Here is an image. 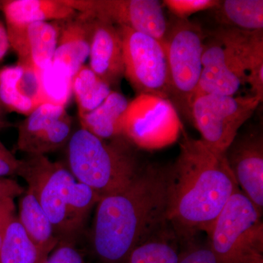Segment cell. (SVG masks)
Wrapping results in <instances>:
<instances>
[{
  "label": "cell",
  "instance_id": "cell-1",
  "mask_svg": "<svg viewBox=\"0 0 263 263\" xmlns=\"http://www.w3.org/2000/svg\"><path fill=\"white\" fill-rule=\"evenodd\" d=\"M170 167L142 166L125 187L97 204L91 242L102 263H124L138 246L169 226Z\"/></svg>",
  "mask_w": 263,
  "mask_h": 263
},
{
  "label": "cell",
  "instance_id": "cell-2",
  "mask_svg": "<svg viewBox=\"0 0 263 263\" xmlns=\"http://www.w3.org/2000/svg\"><path fill=\"white\" fill-rule=\"evenodd\" d=\"M180 152L170 167V226L179 242L209 235L216 218L239 190L224 153L181 130Z\"/></svg>",
  "mask_w": 263,
  "mask_h": 263
},
{
  "label": "cell",
  "instance_id": "cell-3",
  "mask_svg": "<svg viewBox=\"0 0 263 263\" xmlns=\"http://www.w3.org/2000/svg\"><path fill=\"white\" fill-rule=\"evenodd\" d=\"M202 70L197 97L207 94L236 96L249 85L254 94L263 93V30L219 27L206 34Z\"/></svg>",
  "mask_w": 263,
  "mask_h": 263
},
{
  "label": "cell",
  "instance_id": "cell-4",
  "mask_svg": "<svg viewBox=\"0 0 263 263\" xmlns=\"http://www.w3.org/2000/svg\"><path fill=\"white\" fill-rule=\"evenodd\" d=\"M67 146L69 171L100 197L125 187L142 167L133 145L123 136L106 141L81 128Z\"/></svg>",
  "mask_w": 263,
  "mask_h": 263
},
{
  "label": "cell",
  "instance_id": "cell-5",
  "mask_svg": "<svg viewBox=\"0 0 263 263\" xmlns=\"http://www.w3.org/2000/svg\"><path fill=\"white\" fill-rule=\"evenodd\" d=\"M205 37L198 24L174 17L163 42L168 62L170 101L178 113L190 119L202 73Z\"/></svg>",
  "mask_w": 263,
  "mask_h": 263
},
{
  "label": "cell",
  "instance_id": "cell-6",
  "mask_svg": "<svg viewBox=\"0 0 263 263\" xmlns=\"http://www.w3.org/2000/svg\"><path fill=\"white\" fill-rule=\"evenodd\" d=\"M262 216L240 189L232 195L208 235L218 263H248L263 252Z\"/></svg>",
  "mask_w": 263,
  "mask_h": 263
},
{
  "label": "cell",
  "instance_id": "cell-7",
  "mask_svg": "<svg viewBox=\"0 0 263 263\" xmlns=\"http://www.w3.org/2000/svg\"><path fill=\"white\" fill-rule=\"evenodd\" d=\"M262 102V98L252 95H201L194 100L191 120L201 136L200 139L224 154Z\"/></svg>",
  "mask_w": 263,
  "mask_h": 263
},
{
  "label": "cell",
  "instance_id": "cell-8",
  "mask_svg": "<svg viewBox=\"0 0 263 263\" xmlns=\"http://www.w3.org/2000/svg\"><path fill=\"white\" fill-rule=\"evenodd\" d=\"M18 176L28 184L53 224L60 242L73 243L69 231L67 204L71 184L76 179L69 169L46 155H27L21 160Z\"/></svg>",
  "mask_w": 263,
  "mask_h": 263
},
{
  "label": "cell",
  "instance_id": "cell-9",
  "mask_svg": "<svg viewBox=\"0 0 263 263\" xmlns=\"http://www.w3.org/2000/svg\"><path fill=\"white\" fill-rule=\"evenodd\" d=\"M122 40L124 77L138 95L170 100L168 62L164 44L155 38L118 27Z\"/></svg>",
  "mask_w": 263,
  "mask_h": 263
},
{
  "label": "cell",
  "instance_id": "cell-10",
  "mask_svg": "<svg viewBox=\"0 0 263 263\" xmlns=\"http://www.w3.org/2000/svg\"><path fill=\"white\" fill-rule=\"evenodd\" d=\"M122 136L134 146L161 148L177 139L183 129L179 113L167 99L137 95L122 117Z\"/></svg>",
  "mask_w": 263,
  "mask_h": 263
},
{
  "label": "cell",
  "instance_id": "cell-11",
  "mask_svg": "<svg viewBox=\"0 0 263 263\" xmlns=\"http://www.w3.org/2000/svg\"><path fill=\"white\" fill-rule=\"evenodd\" d=\"M78 13L124 27L163 43L169 27L162 2L158 0H66Z\"/></svg>",
  "mask_w": 263,
  "mask_h": 263
},
{
  "label": "cell",
  "instance_id": "cell-12",
  "mask_svg": "<svg viewBox=\"0 0 263 263\" xmlns=\"http://www.w3.org/2000/svg\"><path fill=\"white\" fill-rule=\"evenodd\" d=\"M16 149L27 155H46L67 145L72 135V119L65 105L47 102L17 126Z\"/></svg>",
  "mask_w": 263,
  "mask_h": 263
},
{
  "label": "cell",
  "instance_id": "cell-13",
  "mask_svg": "<svg viewBox=\"0 0 263 263\" xmlns=\"http://www.w3.org/2000/svg\"><path fill=\"white\" fill-rule=\"evenodd\" d=\"M237 184L246 196L263 211V136L253 129L238 134L224 152Z\"/></svg>",
  "mask_w": 263,
  "mask_h": 263
},
{
  "label": "cell",
  "instance_id": "cell-14",
  "mask_svg": "<svg viewBox=\"0 0 263 263\" xmlns=\"http://www.w3.org/2000/svg\"><path fill=\"white\" fill-rule=\"evenodd\" d=\"M10 46L18 65L44 72L51 65L60 27L53 22L6 25Z\"/></svg>",
  "mask_w": 263,
  "mask_h": 263
},
{
  "label": "cell",
  "instance_id": "cell-15",
  "mask_svg": "<svg viewBox=\"0 0 263 263\" xmlns=\"http://www.w3.org/2000/svg\"><path fill=\"white\" fill-rule=\"evenodd\" d=\"M0 102L5 111L29 116L48 100L43 72L18 65L0 69Z\"/></svg>",
  "mask_w": 263,
  "mask_h": 263
},
{
  "label": "cell",
  "instance_id": "cell-16",
  "mask_svg": "<svg viewBox=\"0 0 263 263\" xmlns=\"http://www.w3.org/2000/svg\"><path fill=\"white\" fill-rule=\"evenodd\" d=\"M95 18L78 13L60 27L51 68L71 81L89 57Z\"/></svg>",
  "mask_w": 263,
  "mask_h": 263
},
{
  "label": "cell",
  "instance_id": "cell-17",
  "mask_svg": "<svg viewBox=\"0 0 263 263\" xmlns=\"http://www.w3.org/2000/svg\"><path fill=\"white\" fill-rule=\"evenodd\" d=\"M91 70L112 87L124 77L122 40L117 26L95 18L89 53Z\"/></svg>",
  "mask_w": 263,
  "mask_h": 263
},
{
  "label": "cell",
  "instance_id": "cell-18",
  "mask_svg": "<svg viewBox=\"0 0 263 263\" xmlns=\"http://www.w3.org/2000/svg\"><path fill=\"white\" fill-rule=\"evenodd\" d=\"M1 9L6 25L66 21L77 15L66 0H7L1 2Z\"/></svg>",
  "mask_w": 263,
  "mask_h": 263
},
{
  "label": "cell",
  "instance_id": "cell-19",
  "mask_svg": "<svg viewBox=\"0 0 263 263\" xmlns=\"http://www.w3.org/2000/svg\"><path fill=\"white\" fill-rule=\"evenodd\" d=\"M17 217L45 260L60 240L51 221L29 189L21 199Z\"/></svg>",
  "mask_w": 263,
  "mask_h": 263
},
{
  "label": "cell",
  "instance_id": "cell-20",
  "mask_svg": "<svg viewBox=\"0 0 263 263\" xmlns=\"http://www.w3.org/2000/svg\"><path fill=\"white\" fill-rule=\"evenodd\" d=\"M129 103L122 93L112 91L98 108L79 117L81 128L106 141L122 137V117Z\"/></svg>",
  "mask_w": 263,
  "mask_h": 263
},
{
  "label": "cell",
  "instance_id": "cell-21",
  "mask_svg": "<svg viewBox=\"0 0 263 263\" xmlns=\"http://www.w3.org/2000/svg\"><path fill=\"white\" fill-rule=\"evenodd\" d=\"M214 9L222 27L249 32L263 30L262 0H226Z\"/></svg>",
  "mask_w": 263,
  "mask_h": 263
},
{
  "label": "cell",
  "instance_id": "cell-22",
  "mask_svg": "<svg viewBox=\"0 0 263 263\" xmlns=\"http://www.w3.org/2000/svg\"><path fill=\"white\" fill-rule=\"evenodd\" d=\"M42 257L18 217L8 221L0 247V263H42Z\"/></svg>",
  "mask_w": 263,
  "mask_h": 263
},
{
  "label": "cell",
  "instance_id": "cell-23",
  "mask_svg": "<svg viewBox=\"0 0 263 263\" xmlns=\"http://www.w3.org/2000/svg\"><path fill=\"white\" fill-rule=\"evenodd\" d=\"M179 240L171 226L138 246L124 263H177Z\"/></svg>",
  "mask_w": 263,
  "mask_h": 263
},
{
  "label": "cell",
  "instance_id": "cell-24",
  "mask_svg": "<svg viewBox=\"0 0 263 263\" xmlns=\"http://www.w3.org/2000/svg\"><path fill=\"white\" fill-rule=\"evenodd\" d=\"M70 87L75 96L79 117L98 108L113 91L86 65H83L72 76Z\"/></svg>",
  "mask_w": 263,
  "mask_h": 263
},
{
  "label": "cell",
  "instance_id": "cell-25",
  "mask_svg": "<svg viewBox=\"0 0 263 263\" xmlns=\"http://www.w3.org/2000/svg\"><path fill=\"white\" fill-rule=\"evenodd\" d=\"M100 199L101 197L94 190L77 180L71 184L67 204L71 241L76 243L84 229L90 213Z\"/></svg>",
  "mask_w": 263,
  "mask_h": 263
},
{
  "label": "cell",
  "instance_id": "cell-26",
  "mask_svg": "<svg viewBox=\"0 0 263 263\" xmlns=\"http://www.w3.org/2000/svg\"><path fill=\"white\" fill-rule=\"evenodd\" d=\"M196 236L184 241L183 249H179L177 263H218L215 254L213 252L209 238L205 241L196 239Z\"/></svg>",
  "mask_w": 263,
  "mask_h": 263
},
{
  "label": "cell",
  "instance_id": "cell-27",
  "mask_svg": "<svg viewBox=\"0 0 263 263\" xmlns=\"http://www.w3.org/2000/svg\"><path fill=\"white\" fill-rule=\"evenodd\" d=\"M165 5L174 17L189 19L190 15L209 9H214L220 1L218 0H164Z\"/></svg>",
  "mask_w": 263,
  "mask_h": 263
},
{
  "label": "cell",
  "instance_id": "cell-28",
  "mask_svg": "<svg viewBox=\"0 0 263 263\" xmlns=\"http://www.w3.org/2000/svg\"><path fill=\"white\" fill-rule=\"evenodd\" d=\"M42 263H88L75 243L60 242Z\"/></svg>",
  "mask_w": 263,
  "mask_h": 263
},
{
  "label": "cell",
  "instance_id": "cell-29",
  "mask_svg": "<svg viewBox=\"0 0 263 263\" xmlns=\"http://www.w3.org/2000/svg\"><path fill=\"white\" fill-rule=\"evenodd\" d=\"M20 165L21 160L0 142V178L18 176Z\"/></svg>",
  "mask_w": 263,
  "mask_h": 263
},
{
  "label": "cell",
  "instance_id": "cell-30",
  "mask_svg": "<svg viewBox=\"0 0 263 263\" xmlns=\"http://www.w3.org/2000/svg\"><path fill=\"white\" fill-rule=\"evenodd\" d=\"M25 189L15 180L8 178H0V204L6 200L23 195Z\"/></svg>",
  "mask_w": 263,
  "mask_h": 263
},
{
  "label": "cell",
  "instance_id": "cell-31",
  "mask_svg": "<svg viewBox=\"0 0 263 263\" xmlns=\"http://www.w3.org/2000/svg\"><path fill=\"white\" fill-rule=\"evenodd\" d=\"M15 216V204L13 199L0 204V226H4Z\"/></svg>",
  "mask_w": 263,
  "mask_h": 263
},
{
  "label": "cell",
  "instance_id": "cell-32",
  "mask_svg": "<svg viewBox=\"0 0 263 263\" xmlns=\"http://www.w3.org/2000/svg\"><path fill=\"white\" fill-rule=\"evenodd\" d=\"M10 47L6 27L0 22V61L4 58Z\"/></svg>",
  "mask_w": 263,
  "mask_h": 263
},
{
  "label": "cell",
  "instance_id": "cell-33",
  "mask_svg": "<svg viewBox=\"0 0 263 263\" xmlns=\"http://www.w3.org/2000/svg\"><path fill=\"white\" fill-rule=\"evenodd\" d=\"M6 113L7 112L5 111V108H3V105L0 102V130L8 129V128L13 126V123L9 122L7 119Z\"/></svg>",
  "mask_w": 263,
  "mask_h": 263
},
{
  "label": "cell",
  "instance_id": "cell-34",
  "mask_svg": "<svg viewBox=\"0 0 263 263\" xmlns=\"http://www.w3.org/2000/svg\"><path fill=\"white\" fill-rule=\"evenodd\" d=\"M248 263H263L262 252H259L254 254L249 259Z\"/></svg>",
  "mask_w": 263,
  "mask_h": 263
},
{
  "label": "cell",
  "instance_id": "cell-35",
  "mask_svg": "<svg viewBox=\"0 0 263 263\" xmlns=\"http://www.w3.org/2000/svg\"><path fill=\"white\" fill-rule=\"evenodd\" d=\"M7 224H8V223H7ZM7 224H4V226H0V247H1L2 240H3V234H4L5 227H6Z\"/></svg>",
  "mask_w": 263,
  "mask_h": 263
}]
</instances>
